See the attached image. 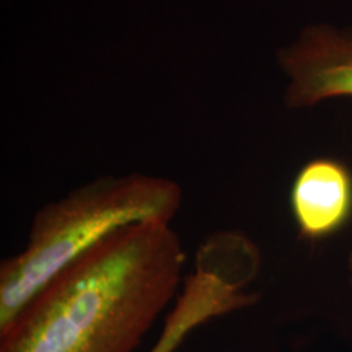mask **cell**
I'll use <instances>...</instances> for the list:
<instances>
[{
  "label": "cell",
  "mask_w": 352,
  "mask_h": 352,
  "mask_svg": "<svg viewBox=\"0 0 352 352\" xmlns=\"http://www.w3.org/2000/svg\"><path fill=\"white\" fill-rule=\"evenodd\" d=\"M184 263L170 223L123 227L26 304L0 331V352H133L173 299Z\"/></svg>",
  "instance_id": "6da1fadb"
},
{
  "label": "cell",
  "mask_w": 352,
  "mask_h": 352,
  "mask_svg": "<svg viewBox=\"0 0 352 352\" xmlns=\"http://www.w3.org/2000/svg\"><path fill=\"white\" fill-rule=\"evenodd\" d=\"M183 190L174 180L129 174L102 176L38 210L25 248L0 266V331L52 278L115 231L167 222Z\"/></svg>",
  "instance_id": "7a4b0ae2"
},
{
  "label": "cell",
  "mask_w": 352,
  "mask_h": 352,
  "mask_svg": "<svg viewBox=\"0 0 352 352\" xmlns=\"http://www.w3.org/2000/svg\"><path fill=\"white\" fill-rule=\"evenodd\" d=\"M258 251L239 232H217L200 245L195 272L151 352H174L189 333L214 317L239 311L257 302V295L244 287L257 274Z\"/></svg>",
  "instance_id": "3957f363"
},
{
  "label": "cell",
  "mask_w": 352,
  "mask_h": 352,
  "mask_svg": "<svg viewBox=\"0 0 352 352\" xmlns=\"http://www.w3.org/2000/svg\"><path fill=\"white\" fill-rule=\"evenodd\" d=\"M279 63L291 80L286 91L289 107H314L327 100L352 97V29L308 26L279 52Z\"/></svg>",
  "instance_id": "277c9868"
},
{
  "label": "cell",
  "mask_w": 352,
  "mask_h": 352,
  "mask_svg": "<svg viewBox=\"0 0 352 352\" xmlns=\"http://www.w3.org/2000/svg\"><path fill=\"white\" fill-rule=\"evenodd\" d=\"M289 205L300 236L320 241L338 234L352 221V171L344 162L318 157L295 176Z\"/></svg>",
  "instance_id": "5b68a950"
},
{
  "label": "cell",
  "mask_w": 352,
  "mask_h": 352,
  "mask_svg": "<svg viewBox=\"0 0 352 352\" xmlns=\"http://www.w3.org/2000/svg\"><path fill=\"white\" fill-rule=\"evenodd\" d=\"M349 266H350V273H351V280H352V251L350 254V261H349Z\"/></svg>",
  "instance_id": "8992f818"
}]
</instances>
